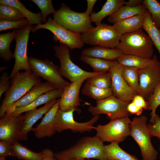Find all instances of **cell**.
<instances>
[{"instance_id":"5","label":"cell","mask_w":160,"mask_h":160,"mask_svg":"<svg viewBox=\"0 0 160 160\" xmlns=\"http://www.w3.org/2000/svg\"><path fill=\"white\" fill-rule=\"evenodd\" d=\"M147 120L145 115L134 117L130 123L129 135L139 147L143 160H156L158 153L151 143L152 136L147 127Z\"/></svg>"},{"instance_id":"2","label":"cell","mask_w":160,"mask_h":160,"mask_svg":"<svg viewBox=\"0 0 160 160\" xmlns=\"http://www.w3.org/2000/svg\"><path fill=\"white\" fill-rule=\"evenodd\" d=\"M41 82V79L32 71L19 72L12 79V84L5 93L0 108V118L9 108L33 87Z\"/></svg>"},{"instance_id":"32","label":"cell","mask_w":160,"mask_h":160,"mask_svg":"<svg viewBox=\"0 0 160 160\" xmlns=\"http://www.w3.org/2000/svg\"><path fill=\"white\" fill-rule=\"evenodd\" d=\"M152 58L146 59L134 55H123L116 60L122 66L140 69L147 67L151 63Z\"/></svg>"},{"instance_id":"49","label":"cell","mask_w":160,"mask_h":160,"mask_svg":"<svg viewBox=\"0 0 160 160\" xmlns=\"http://www.w3.org/2000/svg\"><path fill=\"white\" fill-rule=\"evenodd\" d=\"M5 158L0 156V160H5Z\"/></svg>"},{"instance_id":"51","label":"cell","mask_w":160,"mask_h":160,"mask_svg":"<svg viewBox=\"0 0 160 160\" xmlns=\"http://www.w3.org/2000/svg\"><path fill=\"white\" fill-rule=\"evenodd\" d=\"M159 150L160 151V145H159Z\"/></svg>"},{"instance_id":"43","label":"cell","mask_w":160,"mask_h":160,"mask_svg":"<svg viewBox=\"0 0 160 160\" xmlns=\"http://www.w3.org/2000/svg\"><path fill=\"white\" fill-rule=\"evenodd\" d=\"M9 76L6 72L3 73L0 79V99L3 94L6 92L9 89L10 86Z\"/></svg>"},{"instance_id":"45","label":"cell","mask_w":160,"mask_h":160,"mask_svg":"<svg viewBox=\"0 0 160 160\" xmlns=\"http://www.w3.org/2000/svg\"><path fill=\"white\" fill-rule=\"evenodd\" d=\"M127 109L130 114H135L138 116H140L143 110V108L137 107L132 102L127 105Z\"/></svg>"},{"instance_id":"35","label":"cell","mask_w":160,"mask_h":160,"mask_svg":"<svg viewBox=\"0 0 160 160\" xmlns=\"http://www.w3.org/2000/svg\"><path fill=\"white\" fill-rule=\"evenodd\" d=\"M85 84L102 88H111V80L109 72L101 73L90 77L86 80Z\"/></svg>"},{"instance_id":"3","label":"cell","mask_w":160,"mask_h":160,"mask_svg":"<svg viewBox=\"0 0 160 160\" xmlns=\"http://www.w3.org/2000/svg\"><path fill=\"white\" fill-rule=\"evenodd\" d=\"M153 45L148 35L141 29L122 35L116 48L120 50L124 55L150 59L153 56Z\"/></svg>"},{"instance_id":"36","label":"cell","mask_w":160,"mask_h":160,"mask_svg":"<svg viewBox=\"0 0 160 160\" xmlns=\"http://www.w3.org/2000/svg\"><path fill=\"white\" fill-rule=\"evenodd\" d=\"M0 5V20L15 21L25 19L23 15L16 8L6 5Z\"/></svg>"},{"instance_id":"30","label":"cell","mask_w":160,"mask_h":160,"mask_svg":"<svg viewBox=\"0 0 160 160\" xmlns=\"http://www.w3.org/2000/svg\"><path fill=\"white\" fill-rule=\"evenodd\" d=\"M16 30L0 34V57L4 61L9 62L14 58L13 54L10 49V44L15 39Z\"/></svg>"},{"instance_id":"16","label":"cell","mask_w":160,"mask_h":160,"mask_svg":"<svg viewBox=\"0 0 160 160\" xmlns=\"http://www.w3.org/2000/svg\"><path fill=\"white\" fill-rule=\"evenodd\" d=\"M24 116L6 113L0 119V140L13 144L20 141Z\"/></svg>"},{"instance_id":"1","label":"cell","mask_w":160,"mask_h":160,"mask_svg":"<svg viewBox=\"0 0 160 160\" xmlns=\"http://www.w3.org/2000/svg\"><path fill=\"white\" fill-rule=\"evenodd\" d=\"M103 143L95 135L84 137L68 149L55 153L54 156L57 160H108L104 151Z\"/></svg>"},{"instance_id":"46","label":"cell","mask_w":160,"mask_h":160,"mask_svg":"<svg viewBox=\"0 0 160 160\" xmlns=\"http://www.w3.org/2000/svg\"><path fill=\"white\" fill-rule=\"evenodd\" d=\"M42 159L41 160H57L55 157L54 153L50 149L47 148L41 152Z\"/></svg>"},{"instance_id":"10","label":"cell","mask_w":160,"mask_h":160,"mask_svg":"<svg viewBox=\"0 0 160 160\" xmlns=\"http://www.w3.org/2000/svg\"><path fill=\"white\" fill-rule=\"evenodd\" d=\"M33 28V25L28 24L23 28L16 30L15 46L13 54L15 63L9 75L10 79L13 78L20 70L31 71L28 63L27 49L29 33Z\"/></svg>"},{"instance_id":"8","label":"cell","mask_w":160,"mask_h":160,"mask_svg":"<svg viewBox=\"0 0 160 160\" xmlns=\"http://www.w3.org/2000/svg\"><path fill=\"white\" fill-rule=\"evenodd\" d=\"M131 121L128 116L111 120L106 124L95 127L96 136L103 142L119 143L129 135Z\"/></svg>"},{"instance_id":"48","label":"cell","mask_w":160,"mask_h":160,"mask_svg":"<svg viewBox=\"0 0 160 160\" xmlns=\"http://www.w3.org/2000/svg\"><path fill=\"white\" fill-rule=\"evenodd\" d=\"M143 0H129L125 1L124 5L130 7H135L143 4Z\"/></svg>"},{"instance_id":"28","label":"cell","mask_w":160,"mask_h":160,"mask_svg":"<svg viewBox=\"0 0 160 160\" xmlns=\"http://www.w3.org/2000/svg\"><path fill=\"white\" fill-rule=\"evenodd\" d=\"M103 149L108 160H139L135 156L131 155L123 150L118 143H111L105 145Z\"/></svg>"},{"instance_id":"29","label":"cell","mask_w":160,"mask_h":160,"mask_svg":"<svg viewBox=\"0 0 160 160\" xmlns=\"http://www.w3.org/2000/svg\"><path fill=\"white\" fill-rule=\"evenodd\" d=\"M80 60L90 65L93 69L94 72L97 73L109 72L114 63V61L82 55L80 57Z\"/></svg>"},{"instance_id":"23","label":"cell","mask_w":160,"mask_h":160,"mask_svg":"<svg viewBox=\"0 0 160 160\" xmlns=\"http://www.w3.org/2000/svg\"><path fill=\"white\" fill-rule=\"evenodd\" d=\"M144 15H137L121 20L113 25L122 35L132 33L142 28Z\"/></svg>"},{"instance_id":"38","label":"cell","mask_w":160,"mask_h":160,"mask_svg":"<svg viewBox=\"0 0 160 160\" xmlns=\"http://www.w3.org/2000/svg\"><path fill=\"white\" fill-rule=\"evenodd\" d=\"M143 4L151 14L154 23L160 29V3L156 0H143Z\"/></svg>"},{"instance_id":"22","label":"cell","mask_w":160,"mask_h":160,"mask_svg":"<svg viewBox=\"0 0 160 160\" xmlns=\"http://www.w3.org/2000/svg\"><path fill=\"white\" fill-rule=\"evenodd\" d=\"M124 55L122 52L117 48H110L96 46L83 49L81 55L98 58L105 60L114 61Z\"/></svg>"},{"instance_id":"14","label":"cell","mask_w":160,"mask_h":160,"mask_svg":"<svg viewBox=\"0 0 160 160\" xmlns=\"http://www.w3.org/2000/svg\"><path fill=\"white\" fill-rule=\"evenodd\" d=\"M127 103L112 95L103 100L97 101L95 106L90 105L88 111L94 116L105 114L111 120L128 116Z\"/></svg>"},{"instance_id":"11","label":"cell","mask_w":160,"mask_h":160,"mask_svg":"<svg viewBox=\"0 0 160 160\" xmlns=\"http://www.w3.org/2000/svg\"><path fill=\"white\" fill-rule=\"evenodd\" d=\"M41 29L49 30L53 35V40L67 46L71 49H80L84 46L81 34L68 30L55 22L51 17L47 18V22L33 26L31 31L33 33Z\"/></svg>"},{"instance_id":"50","label":"cell","mask_w":160,"mask_h":160,"mask_svg":"<svg viewBox=\"0 0 160 160\" xmlns=\"http://www.w3.org/2000/svg\"><path fill=\"white\" fill-rule=\"evenodd\" d=\"M77 160H85V159H78Z\"/></svg>"},{"instance_id":"40","label":"cell","mask_w":160,"mask_h":160,"mask_svg":"<svg viewBox=\"0 0 160 160\" xmlns=\"http://www.w3.org/2000/svg\"><path fill=\"white\" fill-rule=\"evenodd\" d=\"M28 24V21L26 18L22 20L15 21L1 19L0 31L13 29H19L23 28Z\"/></svg>"},{"instance_id":"24","label":"cell","mask_w":160,"mask_h":160,"mask_svg":"<svg viewBox=\"0 0 160 160\" xmlns=\"http://www.w3.org/2000/svg\"><path fill=\"white\" fill-rule=\"evenodd\" d=\"M147 10L143 4L130 7L124 5L108 17V21L113 25L121 20L139 15H144Z\"/></svg>"},{"instance_id":"26","label":"cell","mask_w":160,"mask_h":160,"mask_svg":"<svg viewBox=\"0 0 160 160\" xmlns=\"http://www.w3.org/2000/svg\"><path fill=\"white\" fill-rule=\"evenodd\" d=\"M0 4L9 6L17 9L28 20L29 24L30 25H37L42 23L41 12L36 13L30 11L18 0H0Z\"/></svg>"},{"instance_id":"53","label":"cell","mask_w":160,"mask_h":160,"mask_svg":"<svg viewBox=\"0 0 160 160\" xmlns=\"http://www.w3.org/2000/svg\"></svg>"},{"instance_id":"44","label":"cell","mask_w":160,"mask_h":160,"mask_svg":"<svg viewBox=\"0 0 160 160\" xmlns=\"http://www.w3.org/2000/svg\"><path fill=\"white\" fill-rule=\"evenodd\" d=\"M137 107L147 109V104L144 98L141 95L137 94L134 97L132 101Z\"/></svg>"},{"instance_id":"27","label":"cell","mask_w":160,"mask_h":160,"mask_svg":"<svg viewBox=\"0 0 160 160\" xmlns=\"http://www.w3.org/2000/svg\"><path fill=\"white\" fill-rule=\"evenodd\" d=\"M144 16L142 28L146 31L160 55V29L153 21L151 14L147 9Z\"/></svg>"},{"instance_id":"34","label":"cell","mask_w":160,"mask_h":160,"mask_svg":"<svg viewBox=\"0 0 160 160\" xmlns=\"http://www.w3.org/2000/svg\"><path fill=\"white\" fill-rule=\"evenodd\" d=\"M81 93L83 95L97 101L103 100L112 95V91L111 88H100L85 83L82 89Z\"/></svg>"},{"instance_id":"33","label":"cell","mask_w":160,"mask_h":160,"mask_svg":"<svg viewBox=\"0 0 160 160\" xmlns=\"http://www.w3.org/2000/svg\"><path fill=\"white\" fill-rule=\"evenodd\" d=\"M12 148L15 157L22 160H41L42 153L34 152L19 143L16 142L13 144Z\"/></svg>"},{"instance_id":"7","label":"cell","mask_w":160,"mask_h":160,"mask_svg":"<svg viewBox=\"0 0 160 160\" xmlns=\"http://www.w3.org/2000/svg\"><path fill=\"white\" fill-rule=\"evenodd\" d=\"M53 49L55 55L60 62L59 69L61 75L71 82L102 73L88 72L76 65L71 59L70 49L65 44H60L55 45Z\"/></svg>"},{"instance_id":"19","label":"cell","mask_w":160,"mask_h":160,"mask_svg":"<svg viewBox=\"0 0 160 160\" xmlns=\"http://www.w3.org/2000/svg\"><path fill=\"white\" fill-rule=\"evenodd\" d=\"M56 88L55 86L49 82H41L13 103L7 109L6 113L11 114L16 108L29 104L41 95Z\"/></svg>"},{"instance_id":"39","label":"cell","mask_w":160,"mask_h":160,"mask_svg":"<svg viewBox=\"0 0 160 160\" xmlns=\"http://www.w3.org/2000/svg\"><path fill=\"white\" fill-rule=\"evenodd\" d=\"M35 3L39 8L41 11V14L42 18V22L44 24L46 23L47 20V16L55 12L51 0H30Z\"/></svg>"},{"instance_id":"13","label":"cell","mask_w":160,"mask_h":160,"mask_svg":"<svg viewBox=\"0 0 160 160\" xmlns=\"http://www.w3.org/2000/svg\"><path fill=\"white\" fill-rule=\"evenodd\" d=\"M77 111L72 109L63 111L60 109L57 111L55 118V124L56 131L61 132L70 129L73 132L80 133L90 132L95 129L93 125L98 121L100 116H94L89 120L84 122H79L76 121L73 117V113Z\"/></svg>"},{"instance_id":"18","label":"cell","mask_w":160,"mask_h":160,"mask_svg":"<svg viewBox=\"0 0 160 160\" xmlns=\"http://www.w3.org/2000/svg\"><path fill=\"white\" fill-rule=\"evenodd\" d=\"M58 100V99L52 100L41 107L25 113L24 115V119L20 135V141H26L28 140V133L32 131L34 124L45 114Z\"/></svg>"},{"instance_id":"6","label":"cell","mask_w":160,"mask_h":160,"mask_svg":"<svg viewBox=\"0 0 160 160\" xmlns=\"http://www.w3.org/2000/svg\"><path fill=\"white\" fill-rule=\"evenodd\" d=\"M121 36L113 25L103 23L81 34L84 44L110 48L117 47Z\"/></svg>"},{"instance_id":"52","label":"cell","mask_w":160,"mask_h":160,"mask_svg":"<svg viewBox=\"0 0 160 160\" xmlns=\"http://www.w3.org/2000/svg\"><path fill=\"white\" fill-rule=\"evenodd\" d=\"M88 159V160H90L89 159Z\"/></svg>"},{"instance_id":"20","label":"cell","mask_w":160,"mask_h":160,"mask_svg":"<svg viewBox=\"0 0 160 160\" xmlns=\"http://www.w3.org/2000/svg\"><path fill=\"white\" fill-rule=\"evenodd\" d=\"M60 109L59 99L45 114L41 121L32 129L37 138L50 137L56 131L55 124L56 113Z\"/></svg>"},{"instance_id":"37","label":"cell","mask_w":160,"mask_h":160,"mask_svg":"<svg viewBox=\"0 0 160 160\" xmlns=\"http://www.w3.org/2000/svg\"><path fill=\"white\" fill-rule=\"evenodd\" d=\"M146 101L147 109L151 111L150 121L152 124L154 122L155 117L156 114V110L160 105V84L156 88L152 94L147 99Z\"/></svg>"},{"instance_id":"47","label":"cell","mask_w":160,"mask_h":160,"mask_svg":"<svg viewBox=\"0 0 160 160\" xmlns=\"http://www.w3.org/2000/svg\"><path fill=\"white\" fill-rule=\"evenodd\" d=\"M97 0H87V7L85 12L89 16H90L92 13V10L94 6L97 2Z\"/></svg>"},{"instance_id":"15","label":"cell","mask_w":160,"mask_h":160,"mask_svg":"<svg viewBox=\"0 0 160 160\" xmlns=\"http://www.w3.org/2000/svg\"><path fill=\"white\" fill-rule=\"evenodd\" d=\"M121 69L122 66L116 60H114L109 71L111 80V88L113 96L123 101L130 103L135 95L137 94L128 85L122 77Z\"/></svg>"},{"instance_id":"12","label":"cell","mask_w":160,"mask_h":160,"mask_svg":"<svg viewBox=\"0 0 160 160\" xmlns=\"http://www.w3.org/2000/svg\"><path fill=\"white\" fill-rule=\"evenodd\" d=\"M139 73V94L147 99L160 84V61L157 56L153 55L151 63Z\"/></svg>"},{"instance_id":"4","label":"cell","mask_w":160,"mask_h":160,"mask_svg":"<svg viewBox=\"0 0 160 160\" xmlns=\"http://www.w3.org/2000/svg\"><path fill=\"white\" fill-rule=\"evenodd\" d=\"M53 20L64 28L76 33H84L94 27L90 17L85 12H78L62 3L53 15Z\"/></svg>"},{"instance_id":"25","label":"cell","mask_w":160,"mask_h":160,"mask_svg":"<svg viewBox=\"0 0 160 160\" xmlns=\"http://www.w3.org/2000/svg\"><path fill=\"white\" fill-rule=\"evenodd\" d=\"M125 1L124 0H107L99 11L93 12L90 15L91 22H94L96 26L98 25L104 18L111 15L124 5Z\"/></svg>"},{"instance_id":"21","label":"cell","mask_w":160,"mask_h":160,"mask_svg":"<svg viewBox=\"0 0 160 160\" xmlns=\"http://www.w3.org/2000/svg\"><path fill=\"white\" fill-rule=\"evenodd\" d=\"M63 91V89L57 88L51 90L41 95L29 104L16 108L10 114L17 115L22 114L36 108L38 106L45 104L51 100L60 98Z\"/></svg>"},{"instance_id":"31","label":"cell","mask_w":160,"mask_h":160,"mask_svg":"<svg viewBox=\"0 0 160 160\" xmlns=\"http://www.w3.org/2000/svg\"><path fill=\"white\" fill-rule=\"evenodd\" d=\"M139 72L138 68L122 66V77L128 85L138 94L140 93Z\"/></svg>"},{"instance_id":"42","label":"cell","mask_w":160,"mask_h":160,"mask_svg":"<svg viewBox=\"0 0 160 160\" xmlns=\"http://www.w3.org/2000/svg\"><path fill=\"white\" fill-rule=\"evenodd\" d=\"M148 128L152 137H157L160 139V117L156 114L153 124L149 123L147 124Z\"/></svg>"},{"instance_id":"17","label":"cell","mask_w":160,"mask_h":160,"mask_svg":"<svg viewBox=\"0 0 160 160\" xmlns=\"http://www.w3.org/2000/svg\"><path fill=\"white\" fill-rule=\"evenodd\" d=\"M86 79L83 78L71 82L63 89L62 94L59 99L60 109L63 111L72 109L80 111L78 107L80 105L79 93L81 87Z\"/></svg>"},{"instance_id":"9","label":"cell","mask_w":160,"mask_h":160,"mask_svg":"<svg viewBox=\"0 0 160 160\" xmlns=\"http://www.w3.org/2000/svg\"><path fill=\"white\" fill-rule=\"evenodd\" d=\"M28 60L31 70L35 74L54 85L57 88L63 90L70 84L63 78L59 67L48 59L30 57Z\"/></svg>"},{"instance_id":"41","label":"cell","mask_w":160,"mask_h":160,"mask_svg":"<svg viewBox=\"0 0 160 160\" xmlns=\"http://www.w3.org/2000/svg\"><path fill=\"white\" fill-rule=\"evenodd\" d=\"M0 156L5 158L8 156L15 157L12 143L0 140Z\"/></svg>"}]
</instances>
